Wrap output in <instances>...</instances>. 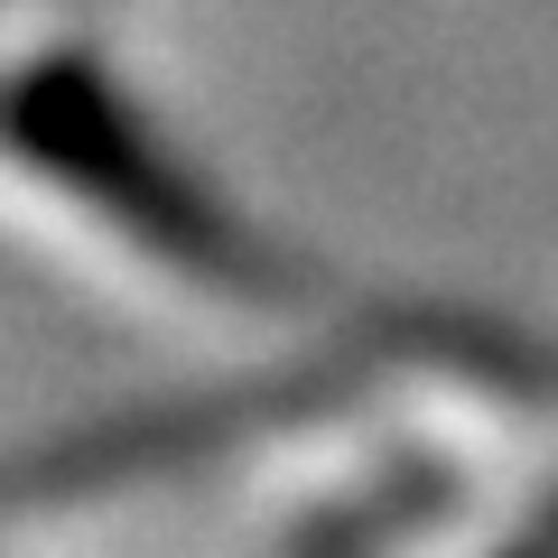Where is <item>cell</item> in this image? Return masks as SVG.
I'll return each instance as SVG.
<instances>
[{
	"label": "cell",
	"mask_w": 558,
	"mask_h": 558,
	"mask_svg": "<svg viewBox=\"0 0 558 558\" xmlns=\"http://www.w3.org/2000/svg\"><path fill=\"white\" fill-rule=\"evenodd\" d=\"M0 149L20 168H38L47 186L84 196L112 233H131L140 252H159L178 279L223 289V299H289V260L260 233H242L233 205H215L178 159L168 140L121 102L112 65L84 38L28 57L20 75H0Z\"/></svg>",
	"instance_id": "1"
},
{
	"label": "cell",
	"mask_w": 558,
	"mask_h": 558,
	"mask_svg": "<svg viewBox=\"0 0 558 558\" xmlns=\"http://www.w3.org/2000/svg\"><path fill=\"white\" fill-rule=\"evenodd\" d=\"M447 494H457V484H447L438 465H400L373 494H344V502H326L317 521H299V531H289V558H373V549H391L400 531H418Z\"/></svg>",
	"instance_id": "2"
},
{
	"label": "cell",
	"mask_w": 558,
	"mask_h": 558,
	"mask_svg": "<svg viewBox=\"0 0 558 558\" xmlns=\"http://www.w3.org/2000/svg\"><path fill=\"white\" fill-rule=\"evenodd\" d=\"M502 558H558V549H502Z\"/></svg>",
	"instance_id": "3"
}]
</instances>
